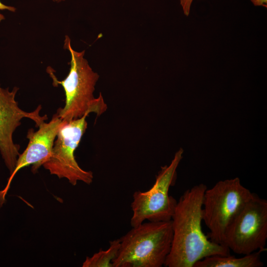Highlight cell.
Listing matches in <instances>:
<instances>
[{"instance_id": "obj_1", "label": "cell", "mask_w": 267, "mask_h": 267, "mask_svg": "<svg viewBox=\"0 0 267 267\" xmlns=\"http://www.w3.org/2000/svg\"><path fill=\"white\" fill-rule=\"evenodd\" d=\"M207 189L203 183L196 185L186 190L177 201L171 219V248L164 267H193L206 257L230 255L228 247L211 241L202 231L203 200Z\"/></svg>"}, {"instance_id": "obj_6", "label": "cell", "mask_w": 267, "mask_h": 267, "mask_svg": "<svg viewBox=\"0 0 267 267\" xmlns=\"http://www.w3.org/2000/svg\"><path fill=\"white\" fill-rule=\"evenodd\" d=\"M267 201L253 194L228 226L224 244L239 255L266 251Z\"/></svg>"}, {"instance_id": "obj_13", "label": "cell", "mask_w": 267, "mask_h": 267, "mask_svg": "<svg viewBox=\"0 0 267 267\" xmlns=\"http://www.w3.org/2000/svg\"><path fill=\"white\" fill-rule=\"evenodd\" d=\"M16 10V9L15 7L5 5L0 0V22L5 19L4 16L0 12L1 11L8 10L10 12H14Z\"/></svg>"}, {"instance_id": "obj_10", "label": "cell", "mask_w": 267, "mask_h": 267, "mask_svg": "<svg viewBox=\"0 0 267 267\" xmlns=\"http://www.w3.org/2000/svg\"><path fill=\"white\" fill-rule=\"evenodd\" d=\"M264 251L260 250L240 258L230 255H213L197 262L193 267H262L264 263L261 255Z\"/></svg>"}, {"instance_id": "obj_4", "label": "cell", "mask_w": 267, "mask_h": 267, "mask_svg": "<svg viewBox=\"0 0 267 267\" xmlns=\"http://www.w3.org/2000/svg\"><path fill=\"white\" fill-rule=\"evenodd\" d=\"M253 194L241 184L238 178L219 181L205 190L202 221L210 230L207 237L211 241L224 245L228 226Z\"/></svg>"}, {"instance_id": "obj_14", "label": "cell", "mask_w": 267, "mask_h": 267, "mask_svg": "<svg viewBox=\"0 0 267 267\" xmlns=\"http://www.w3.org/2000/svg\"><path fill=\"white\" fill-rule=\"evenodd\" d=\"M255 6H263L267 7V0H250Z\"/></svg>"}, {"instance_id": "obj_15", "label": "cell", "mask_w": 267, "mask_h": 267, "mask_svg": "<svg viewBox=\"0 0 267 267\" xmlns=\"http://www.w3.org/2000/svg\"><path fill=\"white\" fill-rule=\"evenodd\" d=\"M51 0L56 2H60L64 1L65 0Z\"/></svg>"}, {"instance_id": "obj_12", "label": "cell", "mask_w": 267, "mask_h": 267, "mask_svg": "<svg viewBox=\"0 0 267 267\" xmlns=\"http://www.w3.org/2000/svg\"><path fill=\"white\" fill-rule=\"evenodd\" d=\"M193 0H180V4L182 8L184 14L188 16Z\"/></svg>"}, {"instance_id": "obj_2", "label": "cell", "mask_w": 267, "mask_h": 267, "mask_svg": "<svg viewBox=\"0 0 267 267\" xmlns=\"http://www.w3.org/2000/svg\"><path fill=\"white\" fill-rule=\"evenodd\" d=\"M64 48L71 55L70 68L67 77L58 80L50 67L46 71L52 80L54 87L61 85L64 90L65 104L57 110L58 117L63 121L69 122L82 117L88 111L99 116L106 110L107 106L100 93L97 98L93 96L95 85L99 75L92 69L84 57L85 50L77 51L71 46L69 37L66 35Z\"/></svg>"}, {"instance_id": "obj_5", "label": "cell", "mask_w": 267, "mask_h": 267, "mask_svg": "<svg viewBox=\"0 0 267 267\" xmlns=\"http://www.w3.org/2000/svg\"><path fill=\"white\" fill-rule=\"evenodd\" d=\"M183 149L175 154L171 163L161 168L154 184L148 190L135 191L133 195V212L130 223L137 226L145 221L161 222L171 221L177 201L169 195L171 186L175 184L177 169L182 158Z\"/></svg>"}, {"instance_id": "obj_11", "label": "cell", "mask_w": 267, "mask_h": 267, "mask_svg": "<svg viewBox=\"0 0 267 267\" xmlns=\"http://www.w3.org/2000/svg\"><path fill=\"white\" fill-rule=\"evenodd\" d=\"M109 248L99 251L91 257H87L83 263V267H113L112 262L116 257L120 247V239L109 242Z\"/></svg>"}, {"instance_id": "obj_9", "label": "cell", "mask_w": 267, "mask_h": 267, "mask_svg": "<svg viewBox=\"0 0 267 267\" xmlns=\"http://www.w3.org/2000/svg\"><path fill=\"white\" fill-rule=\"evenodd\" d=\"M67 121L61 120L57 113L54 114L48 123L43 122L39 130L29 129L27 138L29 142L25 150L18 157L15 167L8 178L7 184L0 191V208L5 202V196L11 181L21 169L32 165V171L35 173L50 156L58 132Z\"/></svg>"}, {"instance_id": "obj_3", "label": "cell", "mask_w": 267, "mask_h": 267, "mask_svg": "<svg viewBox=\"0 0 267 267\" xmlns=\"http://www.w3.org/2000/svg\"><path fill=\"white\" fill-rule=\"evenodd\" d=\"M172 221L143 222L120 238L113 267H161L170 252Z\"/></svg>"}, {"instance_id": "obj_8", "label": "cell", "mask_w": 267, "mask_h": 267, "mask_svg": "<svg viewBox=\"0 0 267 267\" xmlns=\"http://www.w3.org/2000/svg\"><path fill=\"white\" fill-rule=\"evenodd\" d=\"M18 90L16 87L10 90L8 88L4 89L0 85V152L10 175L13 172L20 154V146L14 142L13 135L21 125V120L25 118L30 119L38 127L48 119L46 115H40L41 105L32 112L21 109L15 99Z\"/></svg>"}, {"instance_id": "obj_7", "label": "cell", "mask_w": 267, "mask_h": 267, "mask_svg": "<svg viewBox=\"0 0 267 267\" xmlns=\"http://www.w3.org/2000/svg\"><path fill=\"white\" fill-rule=\"evenodd\" d=\"M90 111L82 117L66 122L59 130L50 156L43 164L51 175L59 178H65L73 185L81 181L87 184L93 178L91 171L82 169L74 155L82 136L87 128V117Z\"/></svg>"}]
</instances>
